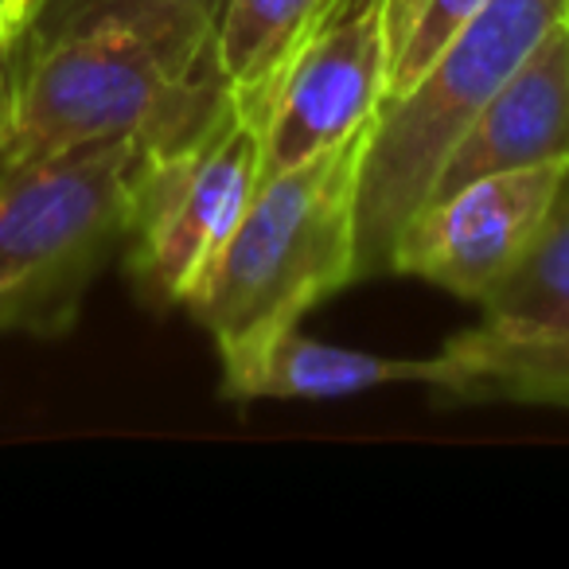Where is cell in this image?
<instances>
[{"mask_svg":"<svg viewBox=\"0 0 569 569\" xmlns=\"http://www.w3.org/2000/svg\"><path fill=\"white\" fill-rule=\"evenodd\" d=\"M429 395L437 402H511L569 410V336L515 340L468 328L433 356Z\"/></svg>","mask_w":569,"mask_h":569,"instance_id":"obj_10","label":"cell"},{"mask_svg":"<svg viewBox=\"0 0 569 569\" xmlns=\"http://www.w3.org/2000/svg\"><path fill=\"white\" fill-rule=\"evenodd\" d=\"M569 164L472 180L421 207L395 246L390 273L421 277L460 301H480L535 238Z\"/></svg>","mask_w":569,"mask_h":569,"instance_id":"obj_7","label":"cell"},{"mask_svg":"<svg viewBox=\"0 0 569 569\" xmlns=\"http://www.w3.org/2000/svg\"><path fill=\"white\" fill-rule=\"evenodd\" d=\"M40 9H43V0H0V32L28 36V28H32Z\"/></svg>","mask_w":569,"mask_h":569,"instance_id":"obj_16","label":"cell"},{"mask_svg":"<svg viewBox=\"0 0 569 569\" xmlns=\"http://www.w3.org/2000/svg\"><path fill=\"white\" fill-rule=\"evenodd\" d=\"M24 40L20 32H0V144L9 129V102H12V51Z\"/></svg>","mask_w":569,"mask_h":569,"instance_id":"obj_15","label":"cell"},{"mask_svg":"<svg viewBox=\"0 0 569 569\" xmlns=\"http://www.w3.org/2000/svg\"><path fill=\"white\" fill-rule=\"evenodd\" d=\"M390 0H328L266 90L238 106L261 137V180L367 133L387 102Z\"/></svg>","mask_w":569,"mask_h":569,"instance_id":"obj_6","label":"cell"},{"mask_svg":"<svg viewBox=\"0 0 569 569\" xmlns=\"http://www.w3.org/2000/svg\"><path fill=\"white\" fill-rule=\"evenodd\" d=\"M227 0H43L28 40L82 32V28H129L152 40L176 63L199 67L219 59L214 32Z\"/></svg>","mask_w":569,"mask_h":569,"instance_id":"obj_12","label":"cell"},{"mask_svg":"<svg viewBox=\"0 0 569 569\" xmlns=\"http://www.w3.org/2000/svg\"><path fill=\"white\" fill-rule=\"evenodd\" d=\"M219 363L222 395L234 402H261V398L332 402V398H356L367 390L395 387V382L429 387L433 379V356L390 359L375 351L340 348V343L305 336L301 325L277 328L261 340L219 351Z\"/></svg>","mask_w":569,"mask_h":569,"instance_id":"obj_9","label":"cell"},{"mask_svg":"<svg viewBox=\"0 0 569 569\" xmlns=\"http://www.w3.org/2000/svg\"><path fill=\"white\" fill-rule=\"evenodd\" d=\"M566 4L569 0H491L402 94L382 102L359 160V281L395 269L398 238L429 203L449 152L542 36L566 20Z\"/></svg>","mask_w":569,"mask_h":569,"instance_id":"obj_2","label":"cell"},{"mask_svg":"<svg viewBox=\"0 0 569 569\" xmlns=\"http://www.w3.org/2000/svg\"><path fill=\"white\" fill-rule=\"evenodd\" d=\"M569 164V32L566 20L542 36L496 98L476 113L468 133L449 152L433 196L465 188L483 176L519 168Z\"/></svg>","mask_w":569,"mask_h":569,"instance_id":"obj_8","label":"cell"},{"mask_svg":"<svg viewBox=\"0 0 569 569\" xmlns=\"http://www.w3.org/2000/svg\"><path fill=\"white\" fill-rule=\"evenodd\" d=\"M261 176V137L234 98L191 141L129 172L126 269L149 309H188L219 261Z\"/></svg>","mask_w":569,"mask_h":569,"instance_id":"obj_5","label":"cell"},{"mask_svg":"<svg viewBox=\"0 0 569 569\" xmlns=\"http://www.w3.org/2000/svg\"><path fill=\"white\" fill-rule=\"evenodd\" d=\"M491 0H406V9L390 17V82L387 98L402 94L441 48L472 24Z\"/></svg>","mask_w":569,"mask_h":569,"instance_id":"obj_14","label":"cell"},{"mask_svg":"<svg viewBox=\"0 0 569 569\" xmlns=\"http://www.w3.org/2000/svg\"><path fill=\"white\" fill-rule=\"evenodd\" d=\"M126 141L0 172V332L63 336L129 234Z\"/></svg>","mask_w":569,"mask_h":569,"instance_id":"obj_4","label":"cell"},{"mask_svg":"<svg viewBox=\"0 0 569 569\" xmlns=\"http://www.w3.org/2000/svg\"><path fill=\"white\" fill-rule=\"evenodd\" d=\"M566 32H569V4H566Z\"/></svg>","mask_w":569,"mask_h":569,"instance_id":"obj_18","label":"cell"},{"mask_svg":"<svg viewBox=\"0 0 569 569\" xmlns=\"http://www.w3.org/2000/svg\"><path fill=\"white\" fill-rule=\"evenodd\" d=\"M398 9H406V0H390V17H395Z\"/></svg>","mask_w":569,"mask_h":569,"instance_id":"obj_17","label":"cell"},{"mask_svg":"<svg viewBox=\"0 0 569 569\" xmlns=\"http://www.w3.org/2000/svg\"><path fill=\"white\" fill-rule=\"evenodd\" d=\"M480 328L515 340L569 336V168L527 250L480 297Z\"/></svg>","mask_w":569,"mask_h":569,"instance_id":"obj_11","label":"cell"},{"mask_svg":"<svg viewBox=\"0 0 569 569\" xmlns=\"http://www.w3.org/2000/svg\"><path fill=\"white\" fill-rule=\"evenodd\" d=\"M227 102L219 59L176 63L129 28L28 40L24 59L12 67L0 172L113 141L133 144L137 160L152 157L203 133Z\"/></svg>","mask_w":569,"mask_h":569,"instance_id":"obj_1","label":"cell"},{"mask_svg":"<svg viewBox=\"0 0 569 569\" xmlns=\"http://www.w3.org/2000/svg\"><path fill=\"white\" fill-rule=\"evenodd\" d=\"M371 129V126H367ZM367 133L258 183L188 312L227 351L301 325L305 312L359 281L356 191Z\"/></svg>","mask_w":569,"mask_h":569,"instance_id":"obj_3","label":"cell"},{"mask_svg":"<svg viewBox=\"0 0 569 569\" xmlns=\"http://www.w3.org/2000/svg\"><path fill=\"white\" fill-rule=\"evenodd\" d=\"M325 9L328 0H227L214 51L234 106H250L273 82Z\"/></svg>","mask_w":569,"mask_h":569,"instance_id":"obj_13","label":"cell"}]
</instances>
